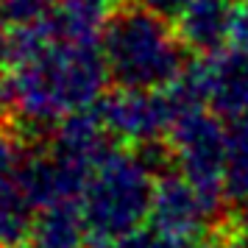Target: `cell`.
I'll return each mask as SVG.
<instances>
[{"instance_id":"1","label":"cell","mask_w":248,"mask_h":248,"mask_svg":"<svg viewBox=\"0 0 248 248\" xmlns=\"http://www.w3.org/2000/svg\"><path fill=\"white\" fill-rule=\"evenodd\" d=\"M109 67L98 42L50 39L9 62L0 81V109L31 128H50L103 98Z\"/></svg>"},{"instance_id":"2","label":"cell","mask_w":248,"mask_h":248,"mask_svg":"<svg viewBox=\"0 0 248 248\" xmlns=\"http://www.w3.org/2000/svg\"><path fill=\"white\" fill-rule=\"evenodd\" d=\"M101 50L112 81L128 90H165L192 62L170 17L134 0L106 20Z\"/></svg>"},{"instance_id":"3","label":"cell","mask_w":248,"mask_h":248,"mask_svg":"<svg viewBox=\"0 0 248 248\" xmlns=\"http://www.w3.org/2000/svg\"><path fill=\"white\" fill-rule=\"evenodd\" d=\"M159 173L140 148H109L90 170L81 190V209L90 240L112 246L151 220Z\"/></svg>"},{"instance_id":"4","label":"cell","mask_w":248,"mask_h":248,"mask_svg":"<svg viewBox=\"0 0 248 248\" xmlns=\"http://www.w3.org/2000/svg\"><path fill=\"white\" fill-rule=\"evenodd\" d=\"M173 165L190 181L215 195H226V140L229 125L209 106H198L176 117L170 128Z\"/></svg>"},{"instance_id":"5","label":"cell","mask_w":248,"mask_h":248,"mask_svg":"<svg viewBox=\"0 0 248 248\" xmlns=\"http://www.w3.org/2000/svg\"><path fill=\"white\" fill-rule=\"evenodd\" d=\"M226 201L229 198L206 192L184 173L168 170L156 179L151 226L181 243H192L209 232H220L226 226L229 220Z\"/></svg>"},{"instance_id":"6","label":"cell","mask_w":248,"mask_h":248,"mask_svg":"<svg viewBox=\"0 0 248 248\" xmlns=\"http://www.w3.org/2000/svg\"><path fill=\"white\" fill-rule=\"evenodd\" d=\"M103 120L114 140L131 148L165 142L176 123V112L168 98V90H128L120 87L106 95L101 103Z\"/></svg>"},{"instance_id":"7","label":"cell","mask_w":248,"mask_h":248,"mask_svg":"<svg viewBox=\"0 0 248 248\" xmlns=\"http://www.w3.org/2000/svg\"><path fill=\"white\" fill-rule=\"evenodd\" d=\"M201 81L206 106L220 117L248 114V50L229 45L212 56H201Z\"/></svg>"},{"instance_id":"8","label":"cell","mask_w":248,"mask_h":248,"mask_svg":"<svg viewBox=\"0 0 248 248\" xmlns=\"http://www.w3.org/2000/svg\"><path fill=\"white\" fill-rule=\"evenodd\" d=\"M240 0H187L176 14V31L190 53L212 56L229 47Z\"/></svg>"},{"instance_id":"9","label":"cell","mask_w":248,"mask_h":248,"mask_svg":"<svg viewBox=\"0 0 248 248\" xmlns=\"http://www.w3.org/2000/svg\"><path fill=\"white\" fill-rule=\"evenodd\" d=\"M90 240L81 198L56 201L39 209L28 248H81Z\"/></svg>"},{"instance_id":"10","label":"cell","mask_w":248,"mask_h":248,"mask_svg":"<svg viewBox=\"0 0 248 248\" xmlns=\"http://www.w3.org/2000/svg\"><path fill=\"white\" fill-rule=\"evenodd\" d=\"M39 203L14 170L0 181V248H28Z\"/></svg>"},{"instance_id":"11","label":"cell","mask_w":248,"mask_h":248,"mask_svg":"<svg viewBox=\"0 0 248 248\" xmlns=\"http://www.w3.org/2000/svg\"><path fill=\"white\" fill-rule=\"evenodd\" d=\"M117 9V0H59L50 17L56 39L98 42L103 25Z\"/></svg>"},{"instance_id":"12","label":"cell","mask_w":248,"mask_h":248,"mask_svg":"<svg viewBox=\"0 0 248 248\" xmlns=\"http://www.w3.org/2000/svg\"><path fill=\"white\" fill-rule=\"evenodd\" d=\"M226 195L232 203L248 201V114L229 120L226 140Z\"/></svg>"},{"instance_id":"13","label":"cell","mask_w":248,"mask_h":248,"mask_svg":"<svg viewBox=\"0 0 248 248\" xmlns=\"http://www.w3.org/2000/svg\"><path fill=\"white\" fill-rule=\"evenodd\" d=\"M59 0H3L0 9L9 28H23V25L47 23L56 12Z\"/></svg>"},{"instance_id":"14","label":"cell","mask_w":248,"mask_h":248,"mask_svg":"<svg viewBox=\"0 0 248 248\" xmlns=\"http://www.w3.org/2000/svg\"><path fill=\"white\" fill-rule=\"evenodd\" d=\"M103 248H187V243H181V240H176V237H170L151 226V229H137L128 237L117 240L112 246H103Z\"/></svg>"},{"instance_id":"15","label":"cell","mask_w":248,"mask_h":248,"mask_svg":"<svg viewBox=\"0 0 248 248\" xmlns=\"http://www.w3.org/2000/svg\"><path fill=\"white\" fill-rule=\"evenodd\" d=\"M20 168V145L6 128H0V181Z\"/></svg>"},{"instance_id":"16","label":"cell","mask_w":248,"mask_h":248,"mask_svg":"<svg viewBox=\"0 0 248 248\" xmlns=\"http://www.w3.org/2000/svg\"><path fill=\"white\" fill-rule=\"evenodd\" d=\"M223 232L226 234H232L237 243H243V246L248 248V201L240 203V209H237L234 215H229Z\"/></svg>"},{"instance_id":"17","label":"cell","mask_w":248,"mask_h":248,"mask_svg":"<svg viewBox=\"0 0 248 248\" xmlns=\"http://www.w3.org/2000/svg\"><path fill=\"white\" fill-rule=\"evenodd\" d=\"M134 3H142V6H148V9H154V12L165 14V17H176V14L184 9V3L187 0H134Z\"/></svg>"},{"instance_id":"18","label":"cell","mask_w":248,"mask_h":248,"mask_svg":"<svg viewBox=\"0 0 248 248\" xmlns=\"http://www.w3.org/2000/svg\"><path fill=\"white\" fill-rule=\"evenodd\" d=\"M6 17H3V9H0V64L9 56V28H6Z\"/></svg>"},{"instance_id":"19","label":"cell","mask_w":248,"mask_h":248,"mask_svg":"<svg viewBox=\"0 0 248 248\" xmlns=\"http://www.w3.org/2000/svg\"><path fill=\"white\" fill-rule=\"evenodd\" d=\"M187 248H229V246H226V240L220 237V243H217V240H201V243H195V246H187Z\"/></svg>"},{"instance_id":"20","label":"cell","mask_w":248,"mask_h":248,"mask_svg":"<svg viewBox=\"0 0 248 248\" xmlns=\"http://www.w3.org/2000/svg\"><path fill=\"white\" fill-rule=\"evenodd\" d=\"M240 3H248V0H240Z\"/></svg>"}]
</instances>
